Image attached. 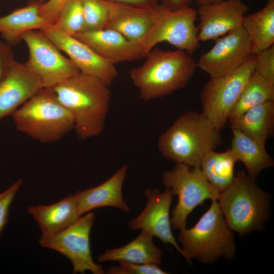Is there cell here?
Returning a JSON list of instances; mask_svg holds the SVG:
<instances>
[{
  "instance_id": "cell-1",
  "label": "cell",
  "mask_w": 274,
  "mask_h": 274,
  "mask_svg": "<svg viewBox=\"0 0 274 274\" xmlns=\"http://www.w3.org/2000/svg\"><path fill=\"white\" fill-rule=\"evenodd\" d=\"M98 79L79 72L48 89L72 115L78 137L100 134L109 110L111 92Z\"/></svg>"
},
{
  "instance_id": "cell-2",
  "label": "cell",
  "mask_w": 274,
  "mask_h": 274,
  "mask_svg": "<svg viewBox=\"0 0 274 274\" xmlns=\"http://www.w3.org/2000/svg\"><path fill=\"white\" fill-rule=\"evenodd\" d=\"M220 130L202 112L189 111L160 135L158 149L168 160L200 168L204 155L221 145Z\"/></svg>"
},
{
  "instance_id": "cell-3",
  "label": "cell",
  "mask_w": 274,
  "mask_h": 274,
  "mask_svg": "<svg viewBox=\"0 0 274 274\" xmlns=\"http://www.w3.org/2000/svg\"><path fill=\"white\" fill-rule=\"evenodd\" d=\"M141 65L132 68L129 76L138 89L139 98L149 101L184 87L197 67L191 55L177 49L153 48Z\"/></svg>"
},
{
  "instance_id": "cell-4",
  "label": "cell",
  "mask_w": 274,
  "mask_h": 274,
  "mask_svg": "<svg viewBox=\"0 0 274 274\" xmlns=\"http://www.w3.org/2000/svg\"><path fill=\"white\" fill-rule=\"evenodd\" d=\"M184 257L190 264L197 259L203 264L220 258L231 260L236 253L233 231L228 226L217 199L191 228L180 229L178 236Z\"/></svg>"
},
{
  "instance_id": "cell-5",
  "label": "cell",
  "mask_w": 274,
  "mask_h": 274,
  "mask_svg": "<svg viewBox=\"0 0 274 274\" xmlns=\"http://www.w3.org/2000/svg\"><path fill=\"white\" fill-rule=\"evenodd\" d=\"M270 200V195L260 189L244 170L237 172L218 199L228 226L241 236L264 227Z\"/></svg>"
},
{
  "instance_id": "cell-6",
  "label": "cell",
  "mask_w": 274,
  "mask_h": 274,
  "mask_svg": "<svg viewBox=\"0 0 274 274\" xmlns=\"http://www.w3.org/2000/svg\"><path fill=\"white\" fill-rule=\"evenodd\" d=\"M16 129L42 143H52L74 129L69 112L47 89L27 100L11 115Z\"/></svg>"
},
{
  "instance_id": "cell-7",
  "label": "cell",
  "mask_w": 274,
  "mask_h": 274,
  "mask_svg": "<svg viewBox=\"0 0 274 274\" xmlns=\"http://www.w3.org/2000/svg\"><path fill=\"white\" fill-rule=\"evenodd\" d=\"M162 181L166 189H170L178 201L172 211L171 225L175 229L186 227L188 215L198 206L207 199L218 200L220 192L211 185L199 167L177 163L162 174Z\"/></svg>"
},
{
  "instance_id": "cell-8",
  "label": "cell",
  "mask_w": 274,
  "mask_h": 274,
  "mask_svg": "<svg viewBox=\"0 0 274 274\" xmlns=\"http://www.w3.org/2000/svg\"><path fill=\"white\" fill-rule=\"evenodd\" d=\"M157 12L152 26L139 44L143 57L162 42L168 43L190 55L194 53L200 47L198 27L195 25L197 11L191 7L170 10L159 4Z\"/></svg>"
},
{
  "instance_id": "cell-9",
  "label": "cell",
  "mask_w": 274,
  "mask_h": 274,
  "mask_svg": "<svg viewBox=\"0 0 274 274\" xmlns=\"http://www.w3.org/2000/svg\"><path fill=\"white\" fill-rule=\"evenodd\" d=\"M256 56L235 70L210 78L200 95L202 113L219 129L229 120L230 113L245 85L254 72Z\"/></svg>"
},
{
  "instance_id": "cell-10",
  "label": "cell",
  "mask_w": 274,
  "mask_h": 274,
  "mask_svg": "<svg viewBox=\"0 0 274 274\" xmlns=\"http://www.w3.org/2000/svg\"><path fill=\"white\" fill-rule=\"evenodd\" d=\"M94 219V214L89 212L60 232L41 235L39 244L66 257L72 264L74 273L89 271L93 274H104L102 266L94 262L90 249V234Z\"/></svg>"
},
{
  "instance_id": "cell-11",
  "label": "cell",
  "mask_w": 274,
  "mask_h": 274,
  "mask_svg": "<svg viewBox=\"0 0 274 274\" xmlns=\"http://www.w3.org/2000/svg\"><path fill=\"white\" fill-rule=\"evenodd\" d=\"M28 50L27 66L39 78L44 88H50L80 71L41 30H32L22 36Z\"/></svg>"
},
{
  "instance_id": "cell-12",
  "label": "cell",
  "mask_w": 274,
  "mask_h": 274,
  "mask_svg": "<svg viewBox=\"0 0 274 274\" xmlns=\"http://www.w3.org/2000/svg\"><path fill=\"white\" fill-rule=\"evenodd\" d=\"M215 40L213 46L202 54L196 62L197 66L210 78L235 70L254 55L249 39L242 27Z\"/></svg>"
},
{
  "instance_id": "cell-13",
  "label": "cell",
  "mask_w": 274,
  "mask_h": 274,
  "mask_svg": "<svg viewBox=\"0 0 274 274\" xmlns=\"http://www.w3.org/2000/svg\"><path fill=\"white\" fill-rule=\"evenodd\" d=\"M41 31L67 54L80 72L98 79L108 86L117 77L115 64L102 58L78 39L60 31L53 25Z\"/></svg>"
},
{
  "instance_id": "cell-14",
  "label": "cell",
  "mask_w": 274,
  "mask_h": 274,
  "mask_svg": "<svg viewBox=\"0 0 274 274\" xmlns=\"http://www.w3.org/2000/svg\"><path fill=\"white\" fill-rule=\"evenodd\" d=\"M144 193L146 205L141 213L128 223L130 229L145 230L159 238L165 244H169L184 257L171 229L169 210L174 194L168 189L160 192L158 188H146Z\"/></svg>"
},
{
  "instance_id": "cell-15",
  "label": "cell",
  "mask_w": 274,
  "mask_h": 274,
  "mask_svg": "<svg viewBox=\"0 0 274 274\" xmlns=\"http://www.w3.org/2000/svg\"><path fill=\"white\" fill-rule=\"evenodd\" d=\"M249 6L242 0H222L198 6L199 19L198 38L199 42L216 40L226 33L242 27Z\"/></svg>"
},
{
  "instance_id": "cell-16",
  "label": "cell",
  "mask_w": 274,
  "mask_h": 274,
  "mask_svg": "<svg viewBox=\"0 0 274 274\" xmlns=\"http://www.w3.org/2000/svg\"><path fill=\"white\" fill-rule=\"evenodd\" d=\"M43 89L39 78L25 62L14 60L0 79V120L11 116Z\"/></svg>"
},
{
  "instance_id": "cell-17",
  "label": "cell",
  "mask_w": 274,
  "mask_h": 274,
  "mask_svg": "<svg viewBox=\"0 0 274 274\" xmlns=\"http://www.w3.org/2000/svg\"><path fill=\"white\" fill-rule=\"evenodd\" d=\"M107 61L116 63L143 58L140 45L119 32L104 28L83 31L76 36Z\"/></svg>"
},
{
  "instance_id": "cell-18",
  "label": "cell",
  "mask_w": 274,
  "mask_h": 274,
  "mask_svg": "<svg viewBox=\"0 0 274 274\" xmlns=\"http://www.w3.org/2000/svg\"><path fill=\"white\" fill-rule=\"evenodd\" d=\"M104 2L108 11V22L105 28L117 31L139 44L155 20L157 7L148 9L107 0Z\"/></svg>"
},
{
  "instance_id": "cell-19",
  "label": "cell",
  "mask_w": 274,
  "mask_h": 274,
  "mask_svg": "<svg viewBox=\"0 0 274 274\" xmlns=\"http://www.w3.org/2000/svg\"><path fill=\"white\" fill-rule=\"evenodd\" d=\"M127 170L128 165L124 164L101 184L74 194L80 216L93 209L106 207L117 208L123 212L129 213L130 208L122 194L123 184Z\"/></svg>"
},
{
  "instance_id": "cell-20",
  "label": "cell",
  "mask_w": 274,
  "mask_h": 274,
  "mask_svg": "<svg viewBox=\"0 0 274 274\" xmlns=\"http://www.w3.org/2000/svg\"><path fill=\"white\" fill-rule=\"evenodd\" d=\"M27 212L38 223L42 235H51L63 230L81 217L75 194L48 205L30 206Z\"/></svg>"
},
{
  "instance_id": "cell-21",
  "label": "cell",
  "mask_w": 274,
  "mask_h": 274,
  "mask_svg": "<svg viewBox=\"0 0 274 274\" xmlns=\"http://www.w3.org/2000/svg\"><path fill=\"white\" fill-rule=\"evenodd\" d=\"M41 4L32 2L0 17V35L6 43L10 46L17 44L22 41V36L25 32L43 30L53 25L40 14Z\"/></svg>"
},
{
  "instance_id": "cell-22",
  "label": "cell",
  "mask_w": 274,
  "mask_h": 274,
  "mask_svg": "<svg viewBox=\"0 0 274 274\" xmlns=\"http://www.w3.org/2000/svg\"><path fill=\"white\" fill-rule=\"evenodd\" d=\"M153 237L149 232L142 230L135 238L125 246L105 251L99 256L97 261H125L159 265L162 262V252L154 244Z\"/></svg>"
},
{
  "instance_id": "cell-23",
  "label": "cell",
  "mask_w": 274,
  "mask_h": 274,
  "mask_svg": "<svg viewBox=\"0 0 274 274\" xmlns=\"http://www.w3.org/2000/svg\"><path fill=\"white\" fill-rule=\"evenodd\" d=\"M231 129L230 148L237 161L244 164L251 178L256 180L262 170L273 166L274 160L267 152L265 144L252 139L236 128L231 127Z\"/></svg>"
},
{
  "instance_id": "cell-24",
  "label": "cell",
  "mask_w": 274,
  "mask_h": 274,
  "mask_svg": "<svg viewBox=\"0 0 274 274\" xmlns=\"http://www.w3.org/2000/svg\"><path fill=\"white\" fill-rule=\"evenodd\" d=\"M229 121L230 127L265 144L274 132V100L257 106Z\"/></svg>"
},
{
  "instance_id": "cell-25",
  "label": "cell",
  "mask_w": 274,
  "mask_h": 274,
  "mask_svg": "<svg viewBox=\"0 0 274 274\" xmlns=\"http://www.w3.org/2000/svg\"><path fill=\"white\" fill-rule=\"evenodd\" d=\"M242 28L246 32L253 55L274 45V0H267L260 10L244 17Z\"/></svg>"
},
{
  "instance_id": "cell-26",
  "label": "cell",
  "mask_w": 274,
  "mask_h": 274,
  "mask_svg": "<svg viewBox=\"0 0 274 274\" xmlns=\"http://www.w3.org/2000/svg\"><path fill=\"white\" fill-rule=\"evenodd\" d=\"M237 158L230 148L222 152L215 150L203 157L200 168L204 177L220 192L227 188L235 177L234 166Z\"/></svg>"
},
{
  "instance_id": "cell-27",
  "label": "cell",
  "mask_w": 274,
  "mask_h": 274,
  "mask_svg": "<svg viewBox=\"0 0 274 274\" xmlns=\"http://www.w3.org/2000/svg\"><path fill=\"white\" fill-rule=\"evenodd\" d=\"M271 100H274V84L254 72L233 108L229 120L240 116L257 106Z\"/></svg>"
},
{
  "instance_id": "cell-28",
  "label": "cell",
  "mask_w": 274,
  "mask_h": 274,
  "mask_svg": "<svg viewBox=\"0 0 274 274\" xmlns=\"http://www.w3.org/2000/svg\"><path fill=\"white\" fill-rule=\"evenodd\" d=\"M53 26L74 37L84 31L85 20L81 0H67L60 9Z\"/></svg>"
},
{
  "instance_id": "cell-29",
  "label": "cell",
  "mask_w": 274,
  "mask_h": 274,
  "mask_svg": "<svg viewBox=\"0 0 274 274\" xmlns=\"http://www.w3.org/2000/svg\"><path fill=\"white\" fill-rule=\"evenodd\" d=\"M81 2L85 20V31L105 28L108 22V11L104 0H81Z\"/></svg>"
},
{
  "instance_id": "cell-30",
  "label": "cell",
  "mask_w": 274,
  "mask_h": 274,
  "mask_svg": "<svg viewBox=\"0 0 274 274\" xmlns=\"http://www.w3.org/2000/svg\"><path fill=\"white\" fill-rule=\"evenodd\" d=\"M118 266L109 267L106 271L108 274H166L167 272L157 264H145L132 263L125 261H119Z\"/></svg>"
},
{
  "instance_id": "cell-31",
  "label": "cell",
  "mask_w": 274,
  "mask_h": 274,
  "mask_svg": "<svg viewBox=\"0 0 274 274\" xmlns=\"http://www.w3.org/2000/svg\"><path fill=\"white\" fill-rule=\"evenodd\" d=\"M255 56L254 73L274 84V45Z\"/></svg>"
},
{
  "instance_id": "cell-32",
  "label": "cell",
  "mask_w": 274,
  "mask_h": 274,
  "mask_svg": "<svg viewBox=\"0 0 274 274\" xmlns=\"http://www.w3.org/2000/svg\"><path fill=\"white\" fill-rule=\"evenodd\" d=\"M22 183L19 179L0 193V237L9 220L10 206Z\"/></svg>"
},
{
  "instance_id": "cell-33",
  "label": "cell",
  "mask_w": 274,
  "mask_h": 274,
  "mask_svg": "<svg viewBox=\"0 0 274 274\" xmlns=\"http://www.w3.org/2000/svg\"><path fill=\"white\" fill-rule=\"evenodd\" d=\"M67 0H47L42 3L39 9L40 14L54 24L60 9Z\"/></svg>"
},
{
  "instance_id": "cell-34",
  "label": "cell",
  "mask_w": 274,
  "mask_h": 274,
  "mask_svg": "<svg viewBox=\"0 0 274 274\" xmlns=\"http://www.w3.org/2000/svg\"><path fill=\"white\" fill-rule=\"evenodd\" d=\"M14 56L11 46L0 39V79L6 74L15 60Z\"/></svg>"
},
{
  "instance_id": "cell-35",
  "label": "cell",
  "mask_w": 274,
  "mask_h": 274,
  "mask_svg": "<svg viewBox=\"0 0 274 274\" xmlns=\"http://www.w3.org/2000/svg\"><path fill=\"white\" fill-rule=\"evenodd\" d=\"M115 3L130 5L132 6L154 9L159 4V0H107Z\"/></svg>"
},
{
  "instance_id": "cell-36",
  "label": "cell",
  "mask_w": 274,
  "mask_h": 274,
  "mask_svg": "<svg viewBox=\"0 0 274 274\" xmlns=\"http://www.w3.org/2000/svg\"><path fill=\"white\" fill-rule=\"evenodd\" d=\"M194 0H159L160 4L170 10H177L190 7Z\"/></svg>"
},
{
  "instance_id": "cell-37",
  "label": "cell",
  "mask_w": 274,
  "mask_h": 274,
  "mask_svg": "<svg viewBox=\"0 0 274 274\" xmlns=\"http://www.w3.org/2000/svg\"><path fill=\"white\" fill-rule=\"evenodd\" d=\"M195 3L198 6L219 2L222 0H195Z\"/></svg>"
},
{
  "instance_id": "cell-38",
  "label": "cell",
  "mask_w": 274,
  "mask_h": 274,
  "mask_svg": "<svg viewBox=\"0 0 274 274\" xmlns=\"http://www.w3.org/2000/svg\"><path fill=\"white\" fill-rule=\"evenodd\" d=\"M32 2H37L40 3H43L46 2L47 0H31Z\"/></svg>"
}]
</instances>
